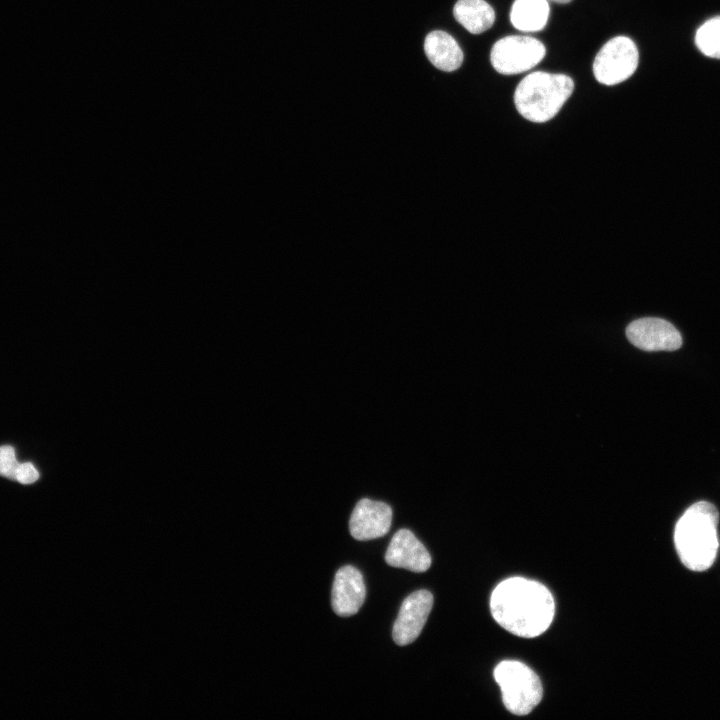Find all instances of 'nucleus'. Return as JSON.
I'll use <instances>...</instances> for the list:
<instances>
[{
    "mask_svg": "<svg viewBox=\"0 0 720 720\" xmlns=\"http://www.w3.org/2000/svg\"><path fill=\"white\" fill-rule=\"evenodd\" d=\"M19 462L11 446H0V475L14 480Z\"/></svg>",
    "mask_w": 720,
    "mask_h": 720,
    "instance_id": "nucleus-16",
    "label": "nucleus"
},
{
    "mask_svg": "<svg viewBox=\"0 0 720 720\" xmlns=\"http://www.w3.org/2000/svg\"><path fill=\"white\" fill-rule=\"evenodd\" d=\"M716 59H720V53L717 55Z\"/></svg>",
    "mask_w": 720,
    "mask_h": 720,
    "instance_id": "nucleus-19",
    "label": "nucleus"
},
{
    "mask_svg": "<svg viewBox=\"0 0 720 720\" xmlns=\"http://www.w3.org/2000/svg\"><path fill=\"white\" fill-rule=\"evenodd\" d=\"M453 14L456 21L472 34L491 28L496 17L494 9L485 0H458Z\"/></svg>",
    "mask_w": 720,
    "mask_h": 720,
    "instance_id": "nucleus-13",
    "label": "nucleus"
},
{
    "mask_svg": "<svg viewBox=\"0 0 720 720\" xmlns=\"http://www.w3.org/2000/svg\"><path fill=\"white\" fill-rule=\"evenodd\" d=\"M433 606V595L427 590H418L402 602L395 620L392 636L399 646L414 642L420 635Z\"/></svg>",
    "mask_w": 720,
    "mask_h": 720,
    "instance_id": "nucleus-8",
    "label": "nucleus"
},
{
    "mask_svg": "<svg viewBox=\"0 0 720 720\" xmlns=\"http://www.w3.org/2000/svg\"><path fill=\"white\" fill-rule=\"evenodd\" d=\"M695 43L707 57L716 58L720 53V16L706 21L696 32Z\"/></svg>",
    "mask_w": 720,
    "mask_h": 720,
    "instance_id": "nucleus-15",
    "label": "nucleus"
},
{
    "mask_svg": "<svg viewBox=\"0 0 720 720\" xmlns=\"http://www.w3.org/2000/svg\"><path fill=\"white\" fill-rule=\"evenodd\" d=\"M626 336L634 346L645 351H674L682 345L679 331L670 322L655 317L631 322Z\"/></svg>",
    "mask_w": 720,
    "mask_h": 720,
    "instance_id": "nucleus-7",
    "label": "nucleus"
},
{
    "mask_svg": "<svg viewBox=\"0 0 720 720\" xmlns=\"http://www.w3.org/2000/svg\"><path fill=\"white\" fill-rule=\"evenodd\" d=\"M506 709L515 715L529 714L541 701L543 687L538 675L516 660H504L494 669Z\"/></svg>",
    "mask_w": 720,
    "mask_h": 720,
    "instance_id": "nucleus-4",
    "label": "nucleus"
},
{
    "mask_svg": "<svg viewBox=\"0 0 720 720\" xmlns=\"http://www.w3.org/2000/svg\"><path fill=\"white\" fill-rule=\"evenodd\" d=\"M718 520L716 507L706 501L691 505L678 520L674 531L675 548L688 569L701 572L714 563L719 548Z\"/></svg>",
    "mask_w": 720,
    "mask_h": 720,
    "instance_id": "nucleus-2",
    "label": "nucleus"
},
{
    "mask_svg": "<svg viewBox=\"0 0 720 720\" xmlns=\"http://www.w3.org/2000/svg\"><path fill=\"white\" fill-rule=\"evenodd\" d=\"M545 53V46L538 39L511 35L494 43L490 52V61L498 73L513 75L535 67L544 58Z\"/></svg>",
    "mask_w": 720,
    "mask_h": 720,
    "instance_id": "nucleus-5",
    "label": "nucleus"
},
{
    "mask_svg": "<svg viewBox=\"0 0 720 720\" xmlns=\"http://www.w3.org/2000/svg\"><path fill=\"white\" fill-rule=\"evenodd\" d=\"M424 51L429 61L445 72L457 70L463 62V52L456 40L447 32H430L424 41Z\"/></svg>",
    "mask_w": 720,
    "mask_h": 720,
    "instance_id": "nucleus-12",
    "label": "nucleus"
},
{
    "mask_svg": "<svg viewBox=\"0 0 720 720\" xmlns=\"http://www.w3.org/2000/svg\"><path fill=\"white\" fill-rule=\"evenodd\" d=\"M639 61L637 46L626 36L608 40L597 53L593 62L596 80L604 85H616L628 79Z\"/></svg>",
    "mask_w": 720,
    "mask_h": 720,
    "instance_id": "nucleus-6",
    "label": "nucleus"
},
{
    "mask_svg": "<svg viewBox=\"0 0 720 720\" xmlns=\"http://www.w3.org/2000/svg\"><path fill=\"white\" fill-rule=\"evenodd\" d=\"M392 523V509L380 501L361 499L355 506L349 521L353 538L360 541L382 537Z\"/></svg>",
    "mask_w": 720,
    "mask_h": 720,
    "instance_id": "nucleus-9",
    "label": "nucleus"
},
{
    "mask_svg": "<svg viewBox=\"0 0 720 720\" xmlns=\"http://www.w3.org/2000/svg\"><path fill=\"white\" fill-rule=\"evenodd\" d=\"M385 561L392 567L421 573L430 567L431 556L410 530L400 529L388 545Z\"/></svg>",
    "mask_w": 720,
    "mask_h": 720,
    "instance_id": "nucleus-11",
    "label": "nucleus"
},
{
    "mask_svg": "<svg viewBox=\"0 0 720 720\" xmlns=\"http://www.w3.org/2000/svg\"><path fill=\"white\" fill-rule=\"evenodd\" d=\"M548 1H552V2H555L558 4H566V3L571 2L572 0H548Z\"/></svg>",
    "mask_w": 720,
    "mask_h": 720,
    "instance_id": "nucleus-18",
    "label": "nucleus"
},
{
    "mask_svg": "<svg viewBox=\"0 0 720 720\" xmlns=\"http://www.w3.org/2000/svg\"><path fill=\"white\" fill-rule=\"evenodd\" d=\"M548 0H515L510 11L512 25L522 32H537L547 23Z\"/></svg>",
    "mask_w": 720,
    "mask_h": 720,
    "instance_id": "nucleus-14",
    "label": "nucleus"
},
{
    "mask_svg": "<svg viewBox=\"0 0 720 720\" xmlns=\"http://www.w3.org/2000/svg\"><path fill=\"white\" fill-rule=\"evenodd\" d=\"M366 588L362 574L353 566L341 567L335 574L331 605L341 617L356 614L364 603Z\"/></svg>",
    "mask_w": 720,
    "mask_h": 720,
    "instance_id": "nucleus-10",
    "label": "nucleus"
},
{
    "mask_svg": "<svg viewBox=\"0 0 720 720\" xmlns=\"http://www.w3.org/2000/svg\"><path fill=\"white\" fill-rule=\"evenodd\" d=\"M490 610L494 620L508 632L534 638L551 625L555 602L543 584L524 577H511L494 588Z\"/></svg>",
    "mask_w": 720,
    "mask_h": 720,
    "instance_id": "nucleus-1",
    "label": "nucleus"
},
{
    "mask_svg": "<svg viewBox=\"0 0 720 720\" xmlns=\"http://www.w3.org/2000/svg\"><path fill=\"white\" fill-rule=\"evenodd\" d=\"M39 478L37 469L31 463H19L14 480L21 484H31Z\"/></svg>",
    "mask_w": 720,
    "mask_h": 720,
    "instance_id": "nucleus-17",
    "label": "nucleus"
},
{
    "mask_svg": "<svg viewBox=\"0 0 720 720\" xmlns=\"http://www.w3.org/2000/svg\"><path fill=\"white\" fill-rule=\"evenodd\" d=\"M573 89V80L565 74L532 72L517 85L514 103L525 119L543 123L560 111Z\"/></svg>",
    "mask_w": 720,
    "mask_h": 720,
    "instance_id": "nucleus-3",
    "label": "nucleus"
}]
</instances>
